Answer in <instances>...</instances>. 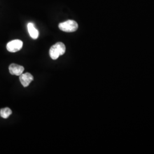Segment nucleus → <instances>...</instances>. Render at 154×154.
I'll return each mask as SVG.
<instances>
[{"label":"nucleus","mask_w":154,"mask_h":154,"mask_svg":"<svg viewBox=\"0 0 154 154\" xmlns=\"http://www.w3.org/2000/svg\"><path fill=\"white\" fill-rule=\"evenodd\" d=\"M66 51V47L64 44L59 42L53 45L50 49L49 54L51 59L55 60L60 55H63Z\"/></svg>","instance_id":"nucleus-1"},{"label":"nucleus","mask_w":154,"mask_h":154,"mask_svg":"<svg viewBox=\"0 0 154 154\" xmlns=\"http://www.w3.org/2000/svg\"><path fill=\"white\" fill-rule=\"evenodd\" d=\"M58 27L63 32L70 33L77 30L78 28V25L77 22L74 20H67L65 22L60 23Z\"/></svg>","instance_id":"nucleus-2"},{"label":"nucleus","mask_w":154,"mask_h":154,"mask_svg":"<svg viewBox=\"0 0 154 154\" xmlns=\"http://www.w3.org/2000/svg\"><path fill=\"white\" fill-rule=\"evenodd\" d=\"M23 42L20 39H15L10 41L6 45V49L11 53H15L18 51L22 49Z\"/></svg>","instance_id":"nucleus-3"},{"label":"nucleus","mask_w":154,"mask_h":154,"mask_svg":"<svg viewBox=\"0 0 154 154\" xmlns=\"http://www.w3.org/2000/svg\"><path fill=\"white\" fill-rule=\"evenodd\" d=\"M34 79L33 76L30 73L26 72L25 74L22 73L21 75H20V81L21 83L22 86L25 88L28 87Z\"/></svg>","instance_id":"nucleus-4"},{"label":"nucleus","mask_w":154,"mask_h":154,"mask_svg":"<svg viewBox=\"0 0 154 154\" xmlns=\"http://www.w3.org/2000/svg\"><path fill=\"white\" fill-rule=\"evenodd\" d=\"M9 72L11 75H15L20 76L21 75L24 71V67L22 66L17 65L15 63H12L9 67Z\"/></svg>","instance_id":"nucleus-5"},{"label":"nucleus","mask_w":154,"mask_h":154,"mask_svg":"<svg viewBox=\"0 0 154 154\" xmlns=\"http://www.w3.org/2000/svg\"><path fill=\"white\" fill-rule=\"evenodd\" d=\"M28 30L30 37L33 39H36L38 38L39 36V32L38 30L35 28L34 25L32 23H29L28 24Z\"/></svg>","instance_id":"nucleus-6"},{"label":"nucleus","mask_w":154,"mask_h":154,"mask_svg":"<svg viewBox=\"0 0 154 154\" xmlns=\"http://www.w3.org/2000/svg\"><path fill=\"white\" fill-rule=\"evenodd\" d=\"M12 114V111L8 107H5L0 110V116L4 118L7 119Z\"/></svg>","instance_id":"nucleus-7"}]
</instances>
